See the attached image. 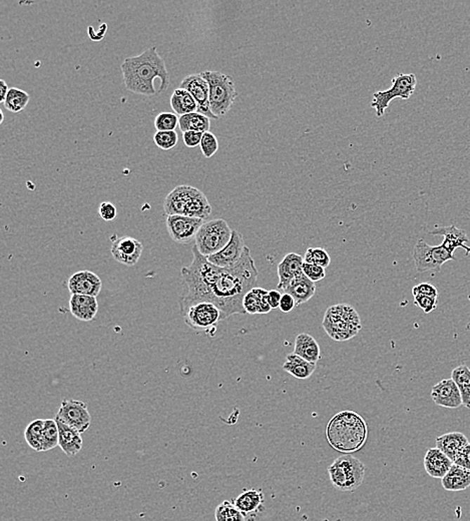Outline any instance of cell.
<instances>
[{
    "instance_id": "obj_1",
    "label": "cell",
    "mask_w": 470,
    "mask_h": 521,
    "mask_svg": "<svg viewBox=\"0 0 470 521\" xmlns=\"http://www.w3.org/2000/svg\"><path fill=\"white\" fill-rule=\"evenodd\" d=\"M192 253L191 265L182 269L181 313L197 303L209 302L221 310L223 320L236 314L245 315L244 297L257 287L259 275L250 249L246 247L238 264L230 268L211 264L196 246Z\"/></svg>"
},
{
    "instance_id": "obj_2",
    "label": "cell",
    "mask_w": 470,
    "mask_h": 521,
    "mask_svg": "<svg viewBox=\"0 0 470 521\" xmlns=\"http://www.w3.org/2000/svg\"><path fill=\"white\" fill-rule=\"evenodd\" d=\"M124 86L136 95L152 96L164 93L170 84V74L157 48L131 56L121 65Z\"/></svg>"
},
{
    "instance_id": "obj_3",
    "label": "cell",
    "mask_w": 470,
    "mask_h": 521,
    "mask_svg": "<svg viewBox=\"0 0 470 521\" xmlns=\"http://www.w3.org/2000/svg\"><path fill=\"white\" fill-rule=\"evenodd\" d=\"M326 437L336 451L347 454L358 451L367 440V423L358 413L339 412L329 421Z\"/></svg>"
},
{
    "instance_id": "obj_4",
    "label": "cell",
    "mask_w": 470,
    "mask_h": 521,
    "mask_svg": "<svg viewBox=\"0 0 470 521\" xmlns=\"http://www.w3.org/2000/svg\"><path fill=\"white\" fill-rule=\"evenodd\" d=\"M164 210L167 216H188L207 220L211 213V206L206 194L192 185H181L166 197Z\"/></svg>"
},
{
    "instance_id": "obj_5",
    "label": "cell",
    "mask_w": 470,
    "mask_h": 521,
    "mask_svg": "<svg viewBox=\"0 0 470 521\" xmlns=\"http://www.w3.org/2000/svg\"><path fill=\"white\" fill-rule=\"evenodd\" d=\"M322 327L334 341H348L360 332L361 318L358 312L350 305L337 304L329 307L324 315Z\"/></svg>"
},
{
    "instance_id": "obj_6",
    "label": "cell",
    "mask_w": 470,
    "mask_h": 521,
    "mask_svg": "<svg viewBox=\"0 0 470 521\" xmlns=\"http://www.w3.org/2000/svg\"><path fill=\"white\" fill-rule=\"evenodd\" d=\"M365 471L363 462L350 454L338 457L328 467L331 484L342 492H353L360 487Z\"/></svg>"
},
{
    "instance_id": "obj_7",
    "label": "cell",
    "mask_w": 470,
    "mask_h": 521,
    "mask_svg": "<svg viewBox=\"0 0 470 521\" xmlns=\"http://www.w3.org/2000/svg\"><path fill=\"white\" fill-rule=\"evenodd\" d=\"M201 76L209 84V100L214 116L224 117L234 105L238 93L234 81L230 76L220 72H203Z\"/></svg>"
},
{
    "instance_id": "obj_8",
    "label": "cell",
    "mask_w": 470,
    "mask_h": 521,
    "mask_svg": "<svg viewBox=\"0 0 470 521\" xmlns=\"http://www.w3.org/2000/svg\"><path fill=\"white\" fill-rule=\"evenodd\" d=\"M233 230L223 219L204 222L197 233L196 248L204 257L216 254L231 240Z\"/></svg>"
},
{
    "instance_id": "obj_9",
    "label": "cell",
    "mask_w": 470,
    "mask_h": 521,
    "mask_svg": "<svg viewBox=\"0 0 470 521\" xmlns=\"http://www.w3.org/2000/svg\"><path fill=\"white\" fill-rule=\"evenodd\" d=\"M417 79L413 74H398L392 79L391 88L386 91H377L373 95L371 107L375 109L376 116H384L385 110L389 109V103L396 98L408 100L414 93Z\"/></svg>"
},
{
    "instance_id": "obj_10",
    "label": "cell",
    "mask_w": 470,
    "mask_h": 521,
    "mask_svg": "<svg viewBox=\"0 0 470 521\" xmlns=\"http://www.w3.org/2000/svg\"><path fill=\"white\" fill-rule=\"evenodd\" d=\"M185 323L192 330L206 332L211 335L215 332L218 323L223 321V314L216 305L209 302L197 303L185 309L182 313Z\"/></svg>"
},
{
    "instance_id": "obj_11",
    "label": "cell",
    "mask_w": 470,
    "mask_h": 521,
    "mask_svg": "<svg viewBox=\"0 0 470 521\" xmlns=\"http://www.w3.org/2000/svg\"><path fill=\"white\" fill-rule=\"evenodd\" d=\"M56 419L60 420L79 433H86L91 424L88 405L79 400H63Z\"/></svg>"
},
{
    "instance_id": "obj_12",
    "label": "cell",
    "mask_w": 470,
    "mask_h": 521,
    "mask_svg": "<svg viewBox=\"0 0 470 521\" xmlns=\"http://www.w3.org/2000/svg\"><path fill=\"white\" fill-rule=\"evenodd\" d=\"M204 223L198 218L188 216H168L167 217V230L174 242L182 245H188L196 239L197 233Z\"/></svg>"
},
{
    "instance_id": "obj_13",
    "label": "cell",
    "mask_w": 470,
    "mask_h": 521,
    "mask_svg": "<svg viewBox=\"0 0 470 521\" xmlns=\"http://www.w3.org/2000/svg\"><path fill=\"white\" fill-rule=\"evenodd\" d=\"M178 88L185 89L191 93L194 100L198 105V112L204 116L208 117L211 119H218L217 117L214 116L210 107V100H209V84L206 79L201 76V74H190L183 79Z\"/></svg>"
},
{
    "instance_id": "obj_14",
    "label": "cell",
    "mask_w": 470,
    "mask_h": 521,
    "mask_svg": "<svg viewBox=\"0 0 470 521\" xmlns=\"http://www.w3.org/2000/svg\"><path fill=\"white\" fill-rule=\"evenodd\" d=\"M245 243L241 233L233 230L231 240L222 250L207 258L209 262L218 268H230L238 264L245 251Z\"/></svg>"
},
{
    "instance_id": "obj_15",
    "label": "cell",
    "mask_w": 470,
    "mask_h": 521,
    "mask_svg": "<svg viewBox=\"0 0 470 521\" xmlns=\"http://www.w3.org/2000/svg\"><path fill=\"white\" fill-rule=\"evenodd\" d=\"M143 251V244L131 237H122L112 242L110 253L117 262L124 266H135Z\"/></svg>"
},
{
    "instance_id": "obj_16",
    "label": "cell",
    "mask_w": 470,
    "mask_h": 521,
    "mask_svg": "<svg viewBox=\"0 0 470 521\" xmlns=\"http://www.w3.org/2000/svg\"><path fill=\"white\" fill-rule=\"evenodd\" d=\"M431 398L437 406L446 409H458L462 406V394L452 379H443L432 387Z\"/></svg>"
},
{
    "instance_id": "obj_17",
    "label": "cell",
    "mask_w": 470,
    "mask_h": 521,
    "mask_svg": "<svg viewBox=\"0 0 470 521\" xmlns=\"http://www.w3.org/2000/svg\"><path fill=\"white\" fill-rule=\"evenodd\" d=\"M70 295H88L98 297L103 288L100 277L91 271H79L70 276L67 281Z\"/></svg>"
},
{
    "instance_id": "obj_18",
    "label": "cell",
    "mask_w": 470,
    "mask_h": 521,
    "mask_svg": "<svg viewBox=\"0 0 470 521\" xmlns=\"http://www.w3.org/2000/svg\"><path fill=\"white\" fill-rule=\"evenodd\" d=\"M430 234L443 236L444 239L441 245L451 255L455 256V252L457 249H464L465 254L470 255V247L466 245L469 239L464 230L458 229L455 225H451L448 227H436L433 231L430 232Z\"/></svg>"
},
{
    "instance_id": "obj_19",
    "label": "cell",
    "mask_w": 470,
    "mask_h": 521,
    "mask_svg": "<svg viewBox=\"0 0 470 521\" xmlns=\"http://www.w3.org/2000/svg\"><path fill=\"white\" fill-rule=\"evenodd\" d=\"M304 258L296 253H289L278 265L279 283L277 289L285 290L287 286L303 274Z\"/></svg>"
},
{
    "instance_id": "obj_20",
    "label": "cell",
    "mask_w": 470,
    "mask_h": 521,
    "mask_svg": "<svg viewBox=\"0 0 470 521\" xmlns=\"http://www.w3.org/2000/svg\"><path fill=\"white\" fill-rule=\"evenodd\" d=\"M70 310L72 315L77 320L91 322L98 314V300L93 296L70 295Z\"/></svg>"
},
{
    "instance_id": "obj_21",
    "label": "cell",
    "mask_w": 470,
    "mask_h": 521,
    "mask_svg": "<svg viewBox=\"0 0 470 521\" xmlns=\"http://www.w3.org/2000/svg\"><path fill=\"white\" fill-rule=\"evenodd\" d=\"M452 466V460L448 459L438 448L427 450L424 456V468L430 477L443 480Z\"/></svg>"
},
{
    "instance_id": "obj_22",
    "label": "cell",
    "mask_w": 470,
    "mask_h": 521,
    "mask_svg": "<svg viewBox=\"0 0 470 521\" xmlns=\"http://www.w3.org/2000/svg\"><path fill=\"white\" fill-rule=\"evenodd\" d=\"M58 426V446L68 457H74L82 448L81 433L72 427L63 423L60 420L56 419Z\"/></svg>"
},
{
    "instance_id": "obj_23",
    "label": "cell",
    "mask_w": 470,
    "mask_h": 521,
    "mask_svg": "<svg viewBox=\"0 0 470 521\" xmlns=\"http://www.w3.org/2000/svg\"><path fill=\"white\" fill-rule=\"evenodd\" d=\"M467 444H469V438L462 433H445L436 438V448L441 450L452 462H455L458 454Z\"/></svg>"
},
{
    "instance_id": "obj_24",
    "label": "cell",
    "mask_w": 470,
    "mask_h": 521,
    "mask_svg": "<svg viewBox=\"0 0 470 521\" xmlns=\"http://www.w3.org/2000/svg\"><path fill=\"white\" fill-rule=\"evenodd\" d=\"M284 292L292 296L296 302V306L304 304L309 301L316 293V286L314 282L309 280L304 274L300 275L297 278L294 279Z\"/></svg>"
},
{
    "instance_id": "obj_25",
    "label": "cell",
    "mask_w": 470,
    "mask_h": 521,
    "mask_svg": "<svg viewBox=\"0 0 470 521\" xmlns=\"http://www.w3.org/2000/svg\"><path fill=\"white\" fill-rule=\"evenodd\" d=\"M269 291L263 288H254L244 297L243 307L246 314H268L271 312V306L268 301Z\"/></svg>"
},
{
    "instance_id": "obj_26",
    "label": "cell",
    "mask_w": 470,
    "mask_h": 521,
    "mask_svg": "<svg viewBox=\"0 0 470 521\" xmlns=\"http://www.w3.org/2000/svg\"><path fill=\"white\" fill-rule=\"evenodd\" d=\"M294 354L305 359L308 362L317 364L321 358L320 346L311 335L301 333L296 337Z\"/></svg>"
},
{
    "instance_id": "obj_27",
    "label": "cell",
    "mask_w": 470,
    "mask_h": 521,
    "mask_svg": "<svg viewBox=\"0 0 470 521\" xmlns=\"http://www.w3.org/2000/svg\"><path fill=\"white\" fill-rule=\"evenodd\" d=\"M441 484L448 492H462L470 487V471L453 463L450 470L441 480Z\"/></svg>"
},
{
    "instance_id": "obj_28",
    "label": "cell",
    "mask_w": 470,
    "mask_h": 521,
    "mask_svg": "<svg viewBox=\"0 0 470 521\" xmlns=\"http://www.w3.org/2000/svg\"><path fill=\"white\" fill-rule=\"evenodd\" d=\"M413 260L416 271L418 273H425L430 271H440V268L437 266L431 254V246L429 245L424 240H419L416 244L413 250Z\"/></svg>"
},
{
    "instance_id": "obj_29",
    "label": "cell",
    "mask_w": 470,
    "mask_h": 521,
    "mask_svg": "<svg viewBox=\"0 0 470 521\" xmlns=\"http://www.w3.org/2000/svg\"><path fill=\"white\" fill-rule=\"evenodd\" d=\"M316 368V364L308 362L305 359L294 353L289 354L286 357L285 363L283 364V369L286 372L301 380L311 377Z\"/></svg>"
},
{
    "instance_id": "obj_30",
    "label": "cell",
    "mask_w": 470,
    "mask_h": 521,
    "mask_svg": "<svg viewBox=\"0 0 470 521\" xmlns=\"http://www.w3.org/2000/svg\"><path fill=\"white\" fill-rule=\"evenodd\" d=\"M263 502L264 494L261 490L247 489L235 499L234 504L246 516L257 513L263 506Z\"/></svg>"
},
{
    "instance_id": "obj_31",
    "label": "cell",
    "mask_w": 470,
    "mask_h": 521,
    "mask_svg": "<svg viewBox=\"0 0 470 521\" xmlns=\"http://www.w3.org/2000/svg\"><path fill=\"white\" fill-rule=\"evenodd\" d=\"M171 107L177 116H185L198 112V105L189 91L183 88H176L171 96Z\"/></svg>"
},
{
    "instance_id": "obj_32",
    "label": "cell",
    "mask_w": 470,
    "mask_h": 521,
    "mask_svg": "<svg viewBox=\"0 0 470 521\" xmlns=\"http://www.w3.org/2000/svg\"><path fill=\"white\" fill-rule=\"evenodd\" d=\"M178 128L182 133L197 131L204 133L210 131L211 119L200 112H192L178 117Z\"/></svg>"
},
{
    "instance_id": "obj_33",
    "label": "cell",
    "mask_w": 470,
    "mask_h": 521,
    "mask_svg": "<svg viewBox=\"0 0 470 521\" xmlns=\"http://www.w3.org/2000/svg\"><path fill=\"white\" fill-rule=\"evenodd\" d=\"M451 379L457 383L462 394V405L470 409V368L460 365L451 372Z\"/></svg>"
},
{
    "instance_id": "obj_34",
    "label": "cell",
    "mask_w": 470,
    "mask_h": 521,
    "mask_svg": "<svg viewBox=\"0 0 470 521\" xmlns=\"http://www.w3.org/2000/svg\"><path fill=\"white\" fill-rule=\"evenodd\" d=\"M30 100V96L27 91L18 88H9L4 105L9 112H13V114H20L27 107Z\"/></svg>"
},
{
    "instance_id": "obj_35",
    "label": "cell",
    "mask_w": 470,
    "mask_h": 521,
    "mask_svg": "<svg viewBox=\"0 0 470 521\" xmlns=\"http://www.w3.org/2000/svg\"><path fill=\"white\" fill-rule=\"evenodd\" d=\"M44 428V419H37L28 424L25 431L27 444L34 451H42L41 439Z\"/></svg>"
},
{
    "instance_id": "obj_36",
    "label": "cell",
    "mask_w": 470,
    "mask_h": 521,
    "mask_svg": "<svg viewBox=\"0 0 470 521\" xmlns=\"http://www.w3.org/2000/svg\"><path fill=\"white\" fill-rule=\"evenodd\" d=\"M58 426L56 419H44V428L42 433V451H49L58 446Z\"/></svg>"
},
{
    "instance_id": "obj_37",
    "label": "cell",
    "mask_w": 470,
    "mask_h": 521,
    "mask_svg": "<svg viewBox=\"0 0 470 521\" xmlns=\"http://www.w3.org/2000/svg\"><path fill=\"white\" fill-rule=\"evenodd\" d=\"M216 521H246V516L235 506L234 502L223 501L215 510Z\"/></svg>"
},
{
    "instance_id": "obj_38",
    "label": "cell",
    "mask_w": 470,
    "mask_h": 521,
    "mask_svg": "<svg viewBox=\"0 0 470 521\" xmlns=\"http://www.w3.org/2000/svg\"><path fill=\"white\" fill-rule=\"evenodd\" d=\"M304 263L317 265L326 269L331 264L330 255L322 248H309L305 253Z\"/></svg>"
},
{
    "instance_id": "obj_39",
    "label": "cell",
    "mask_w": 470,
    "mask_h": 521,
    "mask_svg": "<svg viewBox=\"0 0 470 521\" xmlns=\"http://www.w3.org/2000/svg\"><path fill=\"white\" fill-rule=\"evenodd\" d=\"M178 133L176 131H157L154 136V142L159 149L170 151L178 145Z\"/></svg>"
},
{
    "instance_id": "obj_40",
    "label": "cell",
    "mask_w": 470,
    "mask_h": 521,
    "mask_svg": "<svg viewBox=\"0 0 470 521\" xmlns=\"http://www.w3.org/2000/svg\"><path fill=\"white\" fill-rule=\"evenodd\" d=\"M178 126V117L171 112H161L155 119V126L157 131H175Z\"/></svg>"
},
{
    "instance_id": "obj_41",
    "label": "cell",
    "mask_w": 470,
    "mask_h": 521,
    "mask_svg": "<svg viewBox=\"0 0 470 521\" xmlns=\"http://www.w3.org/2000/svg\"><path fill=\"white\" fill-rule=\"evenodd\" d=\"M200 147H201V151L203 152L204 158H211L218 150L217 137L213 133H211V131H207V133H204L203 138H202Z\"/></svg>"
},
{
    "instance_id": "obj_42",
    "label": "cell",
    "mask_w": 470,
    "mask_h": 521,
    "mask_svg": "<svg viewBox=\"0 0 470 521\" xmlns=\"http://www.w3.org/2000/svg\"><path fill=\"white\" fill-rule=\"evenodd\" d=\"M414 297V304L418 308L422 310L425 314L431 313L437 308L438 304V298L431 297L427 295H416Z\"/></svg>"
},
{
    "instance_id": "obj_43",
    "label": "cell",
    "mask_w": 470,
    "mask_h": 521,
    "mask_svg": "<svg viewBox=\"0 0 470 521\" xmlns=\"http://www.w3.org/2000/svg\"><path fill=\"white\" fill-rule=\"evenodd\" d=\"M303 274H304L309 280L314 282V283L323 280L326 277V272L324 268L317 266V265L308 264V263H304V264H303Z\"/></svg>"
},
{
    "instance_id": "obj_44",
    "label": "cell",
    "mask_w": 470,
    "mask_h": 521,
    "mask_svg": "<svg viewBox=\"0 0 470 521\" xmlns=\"http://www.w3.org/2000/svg\"><path fill=\"white\" fill-rule=\"evenodd\" d=\"M98 213H100V218L105 222H112L116 219L117 215L116 206L110 202H103L98 209Z\"/></svg>"
},
{
    "instance_id": "obj_45",
    "label": "cell",
    "mask_w": 470,
    "mask_h": 521,
    "mask_svg": "<svg viewBox=\"0 0 470 521\" xmlns=\"http://www.w3.org/2000/svg\"><path fill=\"white\" fill-rule=\"evenodd\" d=\"M412 295H427L438 298V290H437L436 286L431 285V284L422 283L413 287Z\"/></svg>"
},
{
    "instance_id": "obj_46",
    "label": "cell",
    "mask_w": 470,
    "mask_h": 521,
    "mask_svg": "<svg viewBox=\"0 0 470 521\" xmlns=\"http://www.w3.org/2000/svg\"><path fill=\"white\" fill-rule=\"evenodd\" d=\"M204 133H197V131H185L183 133V140L185 147H196L201 145L202 138Z\"/></svg>"
},
{
    "instance_id": "obj_47",
    "label": "cell",
    "mask_w": 470,
    "mask_h": 521,
    "mask_svg": "<svg viewBox=\"0 0 470 521\" xmlns=\"http://www.w3.org/2000/svg\"><path fill=\"white\" fill-rule=\"evenodd\" d=\"M453 463L470 471V443L465 446L462 452L458 454Z\"/></svg>"
},
{
    "instance_id": "obj_48",
    "label": "cell",
    "mask_w": 470,
    "mask_h": 521,
    "mask_svg": "<svg viewBox=\"0 0 470 521\" xmlns=\"http://www.w3.org/2000/svg\"><path fill=\"white\" fill-rule=\"evenodd\" d=\"M296 307V302L295 300H294V298L292 296L287 294H283L282 296L281 302H280V306L279 309L281 310L283 313L288 314L290 313L291 311H293V309Z\"/></svg>"
},
{
    "instance_id": "obj_49",
    "label": "cell",
    "mask_w": 470,
    "mask_h": 521,
    "mask_svg": "<svg viewBox=\"0 0 470 521\" xmlns=\"http://www.w3.org/2000/svg\"><path fill=\"white\" fill-rule=\"evenodd\" d=\"M282 296L283 295L278 290L269 291V293H268V301H269L270 306H271L272 309L279 308Z\"/></svg>"
},
{
    "instance_id": "obj_50",
    "label": "cell",
    "mask_w": 470,
    "mask_h": 521,
    "mask_svg": "<svg viewBox=\"0 0 470 521\" xmlns=\"http://www.w3.org/2000/svg\"><path fill=\"white\" fill-rule=\"evenodd\" d=\"M8 91V86H7L6 81H4V79H1V81H0V102H1L2 103H4V100H6Z\"/></svg>"
},
{
    "instance_id": "obj_51",
    "label": "cell",
    "mask_w": 470,
    "mask_h": 521,
    "mask_svg": "<svg viewBox=\"0 0 470 521\" xmlns=\"http://www.w3.org/2000/svg\"><path fill=\"white\" fill-rule=\"evenodd\" d=\"M0 114H1V121H0V124L4 123V112H2V110H0Z\"/></svg>"
}]
</instances>
